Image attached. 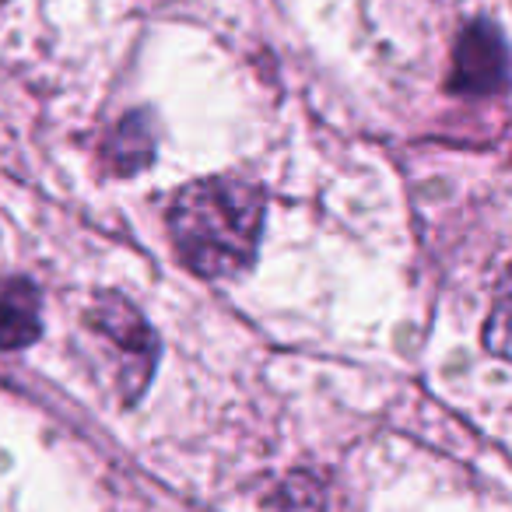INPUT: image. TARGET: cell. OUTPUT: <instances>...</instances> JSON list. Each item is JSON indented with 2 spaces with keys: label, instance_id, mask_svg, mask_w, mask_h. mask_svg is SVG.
<instances>
[{
  "label": "cell",
  "instance_id": "6da1fadb",
  "mask_svg": "<svg viewBox=\"0 0 512 512\" xmlns=\"http://www.w3.org/2000/svg\"><path fill=\"white\" fill-rule=\"evenodd\" d=\"M264 190L242 176H211L183 186L169 207V235L197 278L249 271L264 232Z\"/></svg>",
  "mask_w": 512,
  "mask_h": 512
},
{
  "label": "cell",
  "instance_id": "7a4b0ae2",
  "mask_svg": "<svg viewBox=\"0 0 512 512\" xmlns=\"http://www.w3.org/2000/svg\"><path fill=\"white\" fill-rule=\"evenodd\" d=\"M88 327L106 341V348L116 355V376H120V397L123 404H134L151 383L155 372L158 344L155 330L148 327L134 302H127L116 292L95 295L92 309H88Z\"/></svg>",
  "mask_w": 512,
  "mask_h": 512
},
{
  "label": "cell",
  "instance_id": "3957f363",
  "mask_svg": "<svg viewBox=\"0 0 512 512\" xmlns=\"http://www.w3.org/2000/svg\"><path fill=\"white\" fill-rule=\"evenodd\" d=\"M505 39L488 18H474L456 36L446 88L456 95H495L505 88Z\"/></svg>",
  "mask_w": 512,
  "mask_h": 512
},
{
  "label": "cell",
  "instance_id": "277c9868",
  "mask_svg": "<svg viewBox=\"0 0 512 512\" xmlns=\"http://www.w3.org/2000/svg\"><path fill=\"white\" fill-rule=\"evenodd\" d=\"M43 334V295L36 281L0 278V351H22Z\"/></svg>",
  "mask_w": 512,
  "mask_h": 512
},
{
  "label": "cell",
  "instance_id": "5b68a950",
  "mask_svg": "<svg viewBox=\"0 0 512 512\" xmlns=\"http://www.w3.org/2000/svg\"><path fill=\"white\" fill-rule=\"evenodd\" d=\"M109 172L116 176H134L144 165L155 162V123L148 113H127L113 127V134L102 144Z\"/></svg>",
  "mask_w": 512,
  "mask_h": 512
},
{
  "label": "cell",
  "instance_id": "8992f818",
  "mask_svg": "<svg viewBox=\"0 0 512 512\" xmlns=\"http://www.w3.org/2000/svg\"><path fill=\"white\" fill-rule=\"evenodd\" d=\"M505 320H509V316H505V292L498 295V306H495V316H491V327H495V344H491V351H495V355H505Z\"/></svg>",
  "mask_w": 512,
  "mask_h": 512
}]
</instances>
